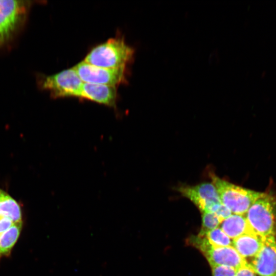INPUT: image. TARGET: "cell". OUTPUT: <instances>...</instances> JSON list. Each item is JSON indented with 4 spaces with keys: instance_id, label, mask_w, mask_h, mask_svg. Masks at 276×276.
Here are the masks:
<instances>
[{
    "instance_id": "6da1fadb",
    "label": "cell",
    "mask_w": 276,
    "mask_h": 276,
    "mask_svg": "<svg viewBox=\"0 0 276 276\" xmlns=\"http://www.w3.org/2000/svg\"><path fill=\"white\" fill-rule=\"evenodd\" d=\"M134 54V49L122 37H116L94 47L83 61L105 68L126 67L132 61Z\"/></svg>"
},
{
    "instance_id": "7a4b0ae2",
    "label": "cell",
    "mask_w": 276,
    "mask_h": 276,
    "mask_svg": "<svg viewBox=\"0 0 276 276\" xmlns=\"http://www.w3.org/2000/svg\"><path fill=\"white\" fill-rule=\"evenodd\" d=\"M252 232L262 238L276 235V195L263 192L245 215Z\"/></svg>"
},
{
    "instance_id": "3957f363",
    "label": "cell",
    "mask_w": 276,
    "mask_h": 276,
    "mask_svg": "<svg viewBox=\"0 0 276 276\" xmlns=\"http://www.w3.org/2000/svg\"><path fill=\"white\" fill-rule=\"evenodd\" d=\"M209 176L222 203L234 214L245 215L250 206L263 194L231 183L212 172L209 173Z\"/></svg>"
},
{
    "instance_id": "277c9868",
    "label": "cell",
    "mask_w": 276,
    "mask_h": 276,
    "mask_svg": "<svg viewBox=\"0 0 276 276\" xmlns=\"http://www.w3.org/2000/svg\"><path fill=\"white\" fill-rule=\"evenodd\" d=\"M83 83L73 67L54 75L44 76L41 81V87L49 91L54 98H80Z\"/></svg>"
},
{
    "instance_id": "5b68a950",
    "label": "cell",
    "mask_w": 276,
    "mask_h": 276,
    "mask_svg": "<svg viewBox=\"0 0 276 276\" xmlns=\"http://www.w3.org/2000/svg\"><path fill=\"white\" fill-rule=\"evenodd\" d=\"M203 253L211 266L223 265L237 269L248 263L232 246L219 247L211 244L205 237L197 236L192 241Z\"/></svg>"
},
{
    "instance_id": "8992f818",
    "label": "cell",
    "mask_w": 276,
    "mask_h": 276,
    "mask_svg": "<svg viewBox=\"0 0 276 276\" xmlns=\"http://www.w3.org/2000/svg\"><path fill=\"white\" fill-rule=\"evenodd\" d=\"M83 82L117 86L126 82V68H105L82 61L73 67Z\"/></svg>"
},
{
    "instance_id": "52a82bcc",
    "label": "cell",
    "mask_w": 276,
    "mask_h": 276,
    "mask_svg": "<svg viewBox=\"0 0 276 276\" xmlns=\"http://www.w3.org/2000/svg\"><path fill=\"white\" fill-rule=\"evenodd\" d=\"M176 189L193 202L202 213L214 212L222 203L212 182H203L194 186L181 185Z\"/></svg>"
},
{
    "instance_id": "ba28073f",
    "label": "cell",
    "mask_w": 276,
    "mask_h": 276,
    "mask_svg": "<svg viewBox=\"0 0 276 276\" xmlns=\"http://www.w3.org/2000/svg\"><path fill=\"white\" fill-rule=\"evenodd\" d=\"M257 275L276 276V238H263L261 248L248 263Z\"/></svg>"
},
{
    "instance_id": "9c48e42d",
    "label": "cell",
    "mask_w": 276,
    "mask_h": 276,
    "mask_svg": "<svg viewBox=\"0 0 276 276\" xmlns=\"http://www.w3.org/2000/svg\"><path fill=\"white\" fill-rule=\"evenodd\" d=\"M25 10L23 1L0 0V42L8 39L14 31Z\"/></svg>"
},
{
    "instance_id": "30bf717a",
    "label": "cell",
    "mask_w": 276,
    "mask_h": 276,
    "mask_svg": "<svg viewBox=\"0 0 276 276\" xmlns=\"http://www.w3.org/2000/svg\"><path fill=\"white\" fill-rule=\"evenodd\" d=\"M80 98L114 107L117 99V88L116 86L83 82Z\"/></svg>"
},
{
    "instance_id": "8fae6325",
    "label": "cell",
    "mask_w": 276,
    "mask_h": 276,
    "mask_svg": "<svg viewBox=\"0 0 276 276\" xmlns=\"http://www.w3.org/2000/svg\"><path fill=\"white\" fill-rule=\"evenodd\" d=\"M262 244L263 238L254 233L232 239V246L246 260L248 258L252 259L260 251Z\"/></svg>"
},
{
    "instance_id": "7c38bea8",
    "label": "cell",
    "mask_w": 276,
    "mask_h": 276,
    "mask_svg": "<svg viewBox=\"0 0 276 276\" xmlns=\"http://www.w3.org/2000/svg\"><path fill=\"white\" fill-rule=\"evenodd\" d=\"M219 226L232 239L244 234L254 233L248 225L245 215L232 214L223 220Z\"/></svg>"
},
{
    "instance_id": "4fadbf2b",
    "label": "cell",
    "mask_w": 276,
    "mask_h": 276,
    "mask_svg": "<svg viewBox=\"0 0 276 276\" xmlns=\"http://www.w3.org/2000/svg\"><path fill=\"white\" fill-rule=\"evenodd\" d=\"M0 217H7L13 222H22L21 208L18 202L0 188Z\"/></svg>"
},
{
    "instance_id": "5bb4252c",
    "label": "cell",
    "mask_w": 276,
    "mask_h": 276,
    "mask_svg": "<svg viewBox=\"0 0 276 276\" xmlns=\"http://www.w3.org/2000/svg\"><path fill=\"white\" fill-rule=\"evenodd\" d=\"M22 226V222L14 223L7 231L0 234V260L11 254L19 237Z\"/></svg>"
},
{
    "instance_id": "9a60e30c",
    "label": "cell",
    "mask_w": 276,
    "mask_h": 276,
    "mask_svg": "<svg viewBox=\"0 0 276 276\" xmlns=\"http://www.w3.org/2000/svg\"><path fill=\"white\" fill-rule=\"evenodd\" d=\"M204 237L214 246L219 247L232 246V240L220 227L208 232Z\"/></svg>"
},
{
    "instance_id": "2e32d148",
    "label": "cell",
    "mask_w": 276,
    "mask_h": 276,
    "mask_svg": "<svg viewBox=\"0 0 276 276\" xmlns=\"http://www.w3.org/2000/svg\"><path fill=\"white\" fill-rule=\"evenodd\" d=\"M221 222L220 219L215 213H202V227L198 236H204L208 232L218 227Z\"/></svg>"
},
{
    "instance_id": "e0dca14e",
    "label": "cell",
    "mask_w": 276,
    "mask_h": 276,
    "mask_svg": "<svg viewBox=\"0 0 276 276\" xmlns=\"http://www.w3.org/2000/svg\"><path fill=\"white\" fill-rule=\"evenodd\" d=\"M213 276H235L236 269L234 268L218 265L212 266Z\"/></svg>"
},
{
    "instance_id": "ac0fdd59",
    "label": "cell",
    "mask_w": 276,
    "mask_h": 276,
    "mask_svg": "<svg viewBox=\"0 0 276 276\" xmlns=\"http://www.w3.org/2000/svg\"><path fill=\"white\" fill-rule=\"evenodd\" d=\"M235 276H257V274L247 263L236 269Z\"/></svg>"
},
{
    "instance_id": "d6986e66",
    "label": "cell",
    "mask_w": 276,
    "mask_h": 276,
    "mask_svg": "<svg viewBox=\"0 0 276 276\" xmlns=\"http://www.w3.org/2000/svg\"><path fill=\"white\" fill-rule=\"evenodd\" d=\"M214 213L218 216L221 222L232 214L230 210L222 203L217 206Z\"/></svg>"
},
{
    "instance_id": "ffe728a7",
    "label": "cell",
    "mask_w": 276,
    "mask_h": 276,
    "mask_svg": "<svg viewBox=\"0 0 276 276\" xmlns=\"http://www.w3.org/2000/svg\"><path fill=\"white\" fill-rule=\"evenodd\" d=\"M14 223V222L7 217H0V234L7 231Z\"/></svg>"
}]
</instances>
